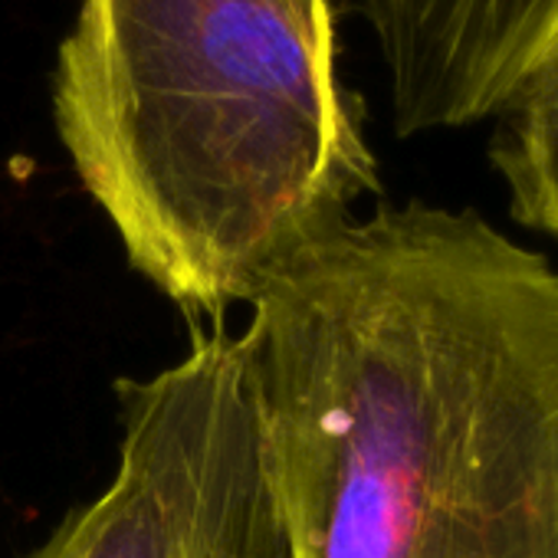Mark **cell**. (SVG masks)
Wrapping results in <instances>:
<instances>
[{"instance_id":"obj_1","label":"cell","mask_w":558,"mask_h":558,"mask_svg":"<svg viewBox=\"0 0 558 558\" xmlns=\"http://www.w3.org/2000/svg\"><path fill=\"white\" fill-rule=\"evenodd\" d=\"M240 332L290 558H558V266L476 210L345 217Z\"/></svg>"},{"instance_id":"obj_2","label":"cell","mask_w":558,"mask_h":558,"mask_svg":"<svg viewBox=\"0 0 558 558\" xmlns=\"http://www.w3.org/2000/svg\"><path fill=\"white\" fill-rule=\"evenodd\" d=\"M53 122L129 266L187 319L381 191L332 0H80Z\"/></svg>"},{"instance_id":"obj_3","label":"cell","mask_w":558,"mask_h":558,"mask_svg":"<svg viewBox=\"0 0 558 558\" xmlns=\"http://www.w3.org/2000/svg\"><path fill=\"white\" fill-rule=\"evenodd\" d=\"M116 398L112 480L21 558H290L240 336L191 326L178 362Z\"/></svg>"},{"instance_id":"obj_4","label":"cell","mask_w":558,"mask_h":558,"mask_svg":"<svg viewBox=\"0 0 558 558\" xmlns=\"http://www.w3.org/2000/svg\"><path fill=\"white\" fill-rule=\"evenodd\" d=\"M388 80L395 135L493 119L558 31V0H359Z\"/></svg>"},{"instance_id":"obj_5","label":"cell","mask_w":558,"mask_h":558,"mask_svg":"<svg viewBox=\"0 0 558 558\" xmlns=\"http://www.w3.org/2000/svg\"><path fill=\"white\" fill-rule=\"evenodd\" d=\"M493 119L489 161L506 184L509 214L558 240V31Z\"/></svg>"}]
</instances>
